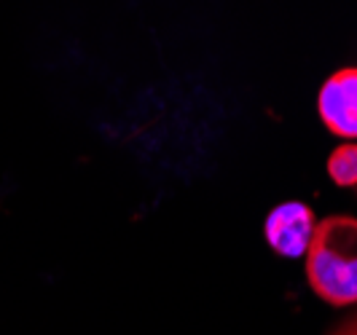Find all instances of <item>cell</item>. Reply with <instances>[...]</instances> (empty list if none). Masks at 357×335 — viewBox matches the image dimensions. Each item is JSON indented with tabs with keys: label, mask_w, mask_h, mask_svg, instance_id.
Returning a JSON list of instances; mask_svg holds the SVG:
<instances>
[{
	"label": "cell",
	"mask_w": 357,
	"mask_h": 335,
	"mask_svg": "<svg viewBox=\"0 0 357 335\" xmlns=\"http://www.w3.org/2000/svg\"><path fill=\"white\" fill-rule=\"evenodd\" d=\"M306 279L314 295L331 306L357 303V217L331 215L314 226Z\"/></svg>",
	"instance_id": "6da1fadb"
},
{
	"label": "cell",
	"mask_w": 357,
	"mask_h": 335,
	"mask_svg": "<svg viewBox=\"0 0 357 335\" xmlns=\"http://www.w3.org/2000/svg\"><path fill=\"white\" fill-rule=\"evenodd\" d=\"M314 212L301 201H285L268 212L266 217V242L282 258H301L314 236Z\"/></svg>",
	"instance_id": "7a4b0ae2"
},
{
	"label": "cell",
	"mask_w": 357,
	"mask_h": 335,
	"mask_svg": "<svg viewBox=\"0 0 357 335\" xmlns=\"http://www.w3.org/2000/svg\"><path fill=\"white\" fill-rule=\"evenodd\" d=\"M317 110L333 134L357 140V68H344L322 84Z\"/></svg>",
	"instance_id": "3957f363"
},
{
	"label": "cell",
	"mask_w": 357,
	"mask_h": 335,
	"mask_svg": "<svg viewBox=\"0 0 357 335\" xmlns=\"http://www.w3.org/2000/svg\"><path fill=\"white\" fill-rule=\"evenodd\" d=\"M328 175L341 188L357 185V142L339 145L328 159Z\"/></svg>",
	"instance_id": "277c9868"
},
{
	"label": "cell",
	"mask_w": 357,
	"mask_h": 335,
	"mask_svg": "<svg viewBox=\"0 0 357 335\" xmlns=\"http://www.w3.org/2000/svg\"><path fill=\"white\" fill-rule=\"evenodd\" d=\"M328 335H357V314H352L349 319H344V322L336 325Z\"/></svg>",
	"instance_id": "5b68a950"
}]
</instances>
